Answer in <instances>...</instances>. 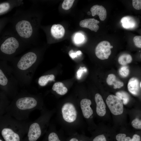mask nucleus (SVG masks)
I'll list each match as a JSON object with an SVG mask.
<instances>
[{
    "mask_svg": "<svg viewBox=\"0 0 141 141\" xmlns=\"http://www.w3.org/2000/svg\"><path fill=\"white\" fill-rule=\"evenodd\" d=\"M11 20L14 32L27 46L33 44L37 23L33 9L16 11Z\"/></svg>",
    "mask_w": 141,
    "mask_h": 141,
    "instance_id": "obj_1",
    "label": "nucleus"
},
{
    "mask_svg": "<svg viewBox=\"0 0 141 141\" xmlns=\"http://www.w3.org/2000/svg\"><path fill=\"white\" fill-rule=\"evenodd\" d=\"M39 105L36 95L22 90L13 99L6 109L5 114L17 120H27L31 112L38 108Z\"/></svg>",
    "mask_w": 141,
    "mask_h": 141,
    "instance_id": "obj_2",
    "label": "nucleus"
},
{
    "mask_svg": "<svg viewBox=\"0 0 141 141\" xmlns=\"http://www.w3.org/2000/svg\"><path fill=\"white\" fill-rule=\"evenodd\" d=\"M37 55L33 48L11 61L14 75L19 85L28 86L32 80L37 60Z\"/></svg>",
    "mask_w": 141,
    "mask_h": 141,
    "instance_id": "obj_3",
    "label": "nucleus"
},
{
    "mask_svg": "<svg viewBox=\"0 0 141 141\" xmlns=\"http://www.w3.org/2000/svg\"><path fill=\"white\" fill-rule=\"evenodd\" d=\"M31 121L17 120L5 114L0 117V134L5 141H21Z\"/></svg>",
    "mask_w": 141,
    "mask_h": 141,
    "instance_id": "obj_4",
    "label": "nucleus"
},
{
    "mask_svg": "<svg viewBox=\"0 0 141 141\" xmlns=\"http://www.w3.org/2000/svg\"><path fill=\"white\" fill-rule=\"evenodd\" d=\"M28 46L11 31L7 34L0 42V55L5 61H11Z\"/></svg>",
    "mask_w": 141,
    "mask_h": 141,
    "instance_id": "obj_5",
    "label": "nucleus"
},
{
    "mask_svg": "<svg viewBox=\"0 0 141 141\" xmlns=\"http://www.w3.org/2000/svg\"><path fill=\"white\" fill-rule=\"evenodd\" d=\"M2 64H0V88L9 98L13 99L19 92V84L11 66Z\"/></svg>",
    "mask_w": 141,
    "mask_h": 141,
    "instance_id": "obj_6",
    "label": "nucleus"
},
{
    "mask_svg": "<svg viewBox=\"0 0 141 141\" xmlns=\"http://www.w3.org/2000/svg\"><path fill=\"white\" fill-rule=\"evenodd\" d=\"M106 102L111 112L114 115H120L123 113L122 102L116 96L109 95L107 97Z\"/></svg>",
    "mask_w": 141,
    "mask_h": 141,
    "instance_id": "obj_7",
    "label": "nucleus"
},
{
    "mask_svg": "<svg viewBox=\"0 0 141 141\" xmlns=\"http://www.w3.org/2000/svg\"><path fill=\"white\" fill-rule=\"evenodd\" d=\"M39 119L33 121H31L27 133L28 141H36L41 136L42 125Z\"/></svg>",
    "mask_w": 141,
    "mask_h": 141,
    "instance_id": "obj_8",
    "label": "nucleus"
},
{
    "mask_svg": "<svg viewBox=\"0 0 141 141\" xmlns=\"http://www.w3.org/2000/svg\"><path fill=\"white\" fill-rule=\"evenodd\" d=\"M61 111L63 118L66 121L71 123L74 121L77 117V112L74 105L67 102L63 105Z\"/></svg>",
    "mask_w": 141,
    "mask_h": 141,
    "instance_id": "obj_9",
    "label": "nucleus"
},
{
    "mask_svg": "<svg viewBox=\"0 0 141 141\" xmlns=\"http://www.w3.org/2000/svg\"><path fill=\"white\" fill-rule=\"evenodd\" d=\"M110 43L107 41H103L100 42L96 46L95 54L99 59L104 60L107 59L111 54L110 47Z\"/></svg>",
    "mask_w": 141,
    "mask_h": 141,
    "instance_id": "obj_10",
    "label": "nucleus"
},
{
    "mask_svg": "<svg viewBox=\"0 0 141 141\" xmlns=\"http://www.w3.org/2000/svg\"><path fill=\"white\" fill-rule=\"evenodd\" d=\"M22 0H11L0 3V15L10 11L14 8L23 4Z\"/></svg>",
    "mask_w": 141,
    "mask_h": 141,
    "instance_id": "obj_11",
    "label": "nucleus"
},
{
    "mask_svg": "<svg viewBox=\"0 0 141 141\" xmlns=\"http://www.w3.org/2000/svg\"><path fill=\"white\" fill-rule=\"evenodd\" d=\"M99 21L94 18L85 19L81 21L79 25L81 27L90 29L92 31L97 32L99 29L98 24Z\"/></svg>",
    "mask_w": 141,
    "mask_h": 141,
    "instance_id": "obj_12",
    "label": "nucleus"
},
{
    "mask_svg": "<svg viewBox=\"0 0 141 141\" xmlns=\"http://www.w3.org/2000/svg\"><path fill=\"white\" fill-rule=\"evenodd\" d=\"M95 100L96 104V112L97 115L103 116L106 113V106L101 95L96 93L95 96Z\"/></svg>",
    "mask_w": 141,
    "mask_h": 141,
    "instance_id": "obj_13",
    "label": "nucleus"
},
{
    "mask_svg": "<svg viewBox=\"0 0 141 141\" xmlns=\"http://www.w3.org/2000/svg\"><path fill=\"white\" fill-rule=\"evenodd\" d=\"M91 104V101L89 99L84 98L80 102V105L84 117L89 118L93 114V111L90 105Z\"/></svg>",
    "mask_w": 141,
    "mask_h": 141,
    "instance_id": "obj_14",
    "label": "nucleus"
},
{
    "mask_svg": "<svg viewBox=\"0 0 141 141\" xmlns=\"http://www.w3.org/2000/svg\"><path fill=\"white\" fill-rule=\"evenodd\" d=\"M90 11L93 16L98 15L101 21L104 20L106 18V10L102 5H94L91 8Z\"/></svg>",
    "mask_w": 141,
    "mask_h": 141,
    "instance_id": "obj_15",
    "label": "nucleus"
},
{
    "mask_svg": "<svg viewBox=\"0 0 141 141\" xmlns=\"http://www.w3.org/2000/svg\"><path fill=\"white\" fill-rule=\"evenodd\" d=\"M10 102L8 97L0 91V117L6 113V109Z\"/></svg>",
    "mask_w": 141,
    "mask_h": 141,
    "instance_id": "obj_16",
    "label": "nucleus"
},
{
    "mask_svg": "<svg viewBox=\"0 0 141 141\" xmlns=\"http://www.w3.org/2000/svg\"><path fill=\"white\" fill-rule=\"evenodd\" d=\"M139 81L138 79L135 77L131 78L127 85L129 91L134 95H137L139 91Z\"/></svg>",
    "mask_w": 141,
    "mask_h": 141,
    "instance_id": "obj_17",
    "label": "nucleus"
},
{
    "mask_svg": "<svg viewBox=\"0 0 141 141\" xmlns=\"http://www.w3.org/2000/svg\"><path fill=\"white\" fill-rule=\"evenodd\" d=\"M50 31L52 36L57 39L62 38L64 36L65 33L64 28L62 25L59 24L52 25Z\"/></svg>",
    "mask_w": 141,
    "mask_h": 141,
    "instance_id": "obj_18",
    "label": "nucleus"
},
{
    "mask_svg": "<svg viewBox=\"0 0 141 141\" xmlns=\"http://www.w3.org/2000/svg\"><path fill=\"white\" fill-rule=\"evenodd\" d=\"M106 82L109 85H114V89L120 88L124 86L123 83L116 79V76L113 74L108 75L107 78Z\"/></svg>",
    "mask_w": 141,
    "mask_h": 141,
    "instance_id": "obj_19",
    "label": "nucleus"
},
{
    "mask_svg": "<svg viewBox=\"0 0 141 141\" xmlns=\"http://www.w3.org/2000/svg\"><path fill=\"white\" fill-rule=\"evenodd\" d=\"M52 89L56 91L57 94L61 95H65L68 91L67 89L63 84L60 82H56L54 84Z\"/></svg>",
    "mask_w": 141,
    "mask_h": 141,
    "instance_id": "obj_20",
    "label": "nucleus"
},
{
    "mask_svg": "<svg viewBox=\"0 0 141 141\" xmlns=\"http://www.w3.org/2000/svg\"><path fill=\"white\" fill-rule=\"evenodd\" d=\"M55 78L54 75L52 74L43 75L39 78L38 83L41 86H44L49 81L54 80Z\"/></svg>",
    "mask_w": 141,
    "mask_h": 141,
    "instance_id": "obj_21",
    "label": "nucleus"
},
{
    "mask_svg": "<svg viewBox=\"0 0 141 141\" xmlns=\"http://www.w3.org/2000/svg\"><path fill=\"white\" fill-rule=\"evenodd\" d=\"M129 16L123 17L121 20L124 27L125 28H133L134 26L135 23L134 20Z\"/></svg>",
    "mask_w": 141,
    "mask_h": 141,
    "instance_id": "obj_22",
    "label": "nucleus"
},
{
    "mask_svg": "<svg viewBox=\"0 0 141 141\" xmlns=\"http://www.w3.org/2000/svg\"><path fill=\"white\" fill-rule=\"evenodd\" d=\"M132 60L131 56L128 54H123L120 56L118 59L119 63L122 65H125L130 63Z\"/></svg>",
    "mask_w": 141,
    "mask_h": 141,
    "instance_id": "obj_23",
    "label": "nucleus"
},
{
    "mask_svg": "<svg viewBox=\"0 0 141 141\" xmlns=\"http://www.w3.org/2000/svg\"><path fill=\"white\" fill-rule=\"evenodd\" d=\"M116 96L120 100H122V103L124 104H127L128 102L129 96L127 92L124 91H121L117 92Z\"/></svg>",
    "mask_w": 141,
    "mask_h": 141,
    "instance_id": "obj_24",
    "label": "nucleus"
},
{
    "mask_svg": "<svg viewBox=\"0 0 141 141\" xmlns=\"http://www.w3.org/2000/svg\"><path fill=\"white\" fill-rule=\"evenodd\" d=\"M74 1V0H65L62 4V7L65 10L69 9L72 6Z\"/></svg>",
    "mask_w": 141,
    "mask_h": 141,
    "instance_id": "obj_25",
    "label": "nucleus"
},
{
    "mask_svg": "<svg viewBox=\"0 0 141 141\" xmlns=\"http://www.w3.org/2000/svg\"><path fill=\"white\" fill-rule=\"evenodd\" d=\"M126 136L125 134L119 133L116 136V139L117 141H131V138Z\"/></svg>",
    "mask_w": 141,
    "mask_h": 141,
    "instance_id": "obj_26",
    "label": "nucleus"
},
{
    "mask_svg": "<svg viewBox=\"0 0 141 141\" xmlns=\"http://www.w3.org/2000/svg\"><path fill=\"white\" fill-rule=\"evenodd\" d=\"M48 141H61L57 134L54 132L50 133L48 137Z\"/></svg>",
    "mask_w": 141,
    "mask_h": 141,
    "instance_id": "obj_27",
    "label": "nucleus"
},
{
    "mask_svg": "<svg viewBox=\"0 0 141 141\" xmlns=\"http://www.w3.org/2000/svg\"><path fill=\"white\" fill-rule=\"evenodd\" d=\"M119 73L122 76L126 77L129 74V70L127 67L123 66L120 69Z\"/></svg>",
    "mask_w": 141,
    "mask_h": 141,
    "instance_id": "obj_28",
    "label": "nucleus"
},
{
    "mask_svg": "<svg viewBox=\"0 0 141 141\" xmlns=\"http://www.w3.org/2000/svg\"><path fill=\"white\" fill-rule=\"evenodd\" d=\"M131 124L132 126L135 128L141 129V121L138 118L134 119L132 122Z\"/></svg>",
    "mask_w": 141,
    "mask_h": 141,
    "instance_id": "obj_29",
    "label": "nucleus"
},
{
    "mask_svg": "<svg viewBox=\"0 0 141 141\" xmlns=\"http://www.w3.org/2000/svg\"><path fill=\"white\" fill-rule=\"evenodd\" d=\"M132 5L134 8L137 10L141 9V1L140 0H132Z\"/></svg>",
    "mask_w": 141,
    "mask_h": 141,
    "instance_id": "obj_30",
    "label": "nucleus"
},
{
    "mask_svg": "<svg viewBox=\"0 0 141 141\" xmlns=\"http://www.w3.org/2000/svg\"><path fill=\"white\" fill-rule=\"evenodd\" d=\"M133 41L135 45L137 47L141 48V36H136L133 38Z\"/></svg>",
    "mask_w": 141,
    "mask_h": 141,
    "instance_id": "obj_31",
    "label": "nucleus"
},
{
    "mask_svg": "<svg viewBox=\"0 0 141 141\" xmlns=\"http://www.w3.org/2000/svg\"><path fill=\"white\" fill-rule=\"evenodd\" d=\"M84 39L83 36L82 34L78 33L76 34L74 37V40L76 43L79 44L83 42Z\"/></svg>",
    "mask_w": 141,
    "mask_h": 141,
    "instance_id": "obj_32",
    "label": "nucleus"
},
{
    "mask_svg": "<svg viewBox=\"0 0 141 141\" xmlns=\"http://www.w3.org/2000/svg\"><path fill=\"white\" fill-rule=\"evenodd\" d=\"M84 72H87L86 68L85 67H82L80 66L77 72V77L78 79H79L80 78Z\"/></svg>",
    "mask_w": 141,
    "mask_h": 141,
    "instance_id": "obj_33",
    "label": "nucleus"
},
{
    "mask_svg": "<svg viewBox=\"0 0 141 141\" xmlns=\"http://www.w3.org/2000/svg\"><path fill=\"white\" fill-rule=\"evenodd\" d=\"M92 141H107L106 139L104 134L97 136L93 139Z\"/></svg>",
    "mask_w": 141,
    "mask_h": 141,
    "instance_id": "obj_34",
    "label": "nucleus"
},
{
    "mask_svg": "<svg viewBox=\"0 0 141 141\" xmlns=\"http://www.w3.org/2000/svg\"><path fill=\"white\" fill-rule=\"evenodd\" d=\"M131 141H140V136L137 134H134L132 139H131Z\"/></svg>",
    "mask_w": 141,
    "mask_h": 141,
    "instance_id": "obj_35",
    "label": "nucleus"
},
{
    "mask_svg": "<svg viewBox=\"0 0 141 141\" xmlns=\"http://www.w3.org/2000/svg\"><path fill=\"white\" fill-rule=\"evenodd\" d=\"M73 52V50H71L69 52L70 56L71 58L73 59L77 57L78 55L77 52L75 53L74 52Z\"/></svg>",
    "mask_w": 141,
    "mask_h": 141,
    "instance_id": "obj_36",
    "label": "nucleus"
},
{
    "mask_svg": "<svg viewBox=\"0 0 141 141\" xmlns=\"http://www.w3.org/2000/svg\"><path fill=\"white\" fill-rule=\"evenodd\" d=\"M8 18H7L0 21V30L5 24H6V23L8 22Z\"/></svg>",
    "mask_w": 141,
    "mask_h": 141,
    "instance_id": "obj_37",
    "label": "nucleus"
},
{
    "mask_svg": "<svg viewBox=\"0 0 141 141\" xmlns=\"http://www.w3.org/2000/svg\"><path fill=\"white\" fill-rule=\"evenodd\" d=\"M113 47V46L112 45H111L110 47V48L111 49V48H112Z\"/></svg>",
    "mask_w": 141,
    "mask_h": 141,
    "instance_id": "obj_38",
    "label": "nucleus"
},
{
    "mask_svg": "<svg viewBox=\"0 0 141 141\" xmlns=\"http://www.w3.org/2000/svg\"><path fill=\"white\" fill-rule=\"evenodd\" d=\"M87 14L89 15H90L91 14V13L90 12H88L87 13Z\"/></svg>",
    "mask_w": 141,
    "mask_h": 141,
    "instance_id": "obj_39",
    "label": "nucleus"
},
{
    "mask_svg": "<svg viewBox=\"0 0 141 141\" xmlns=\"http://www.w3.org/2000/svg\"><path fill=\"white\" fill-rule=\"evenodd\" d=\"M0 141H3L0 138Z\"/></svg>",
    "mask_w": 141,
    "mask_h": 141,
    "instance_id": "obj_40",
    "label": "nucleus"
},
{
    "mask_svg": "<svg viewBox=\"0 0 141 141\" xmlns=\"http://www.w3.org/2000/svg\"><path fill=\"white\" fill-rule=\"evenodd\" d=\"M141 82H140V85H139V86H140V88H141Z\"/></svg>",
    "mask_w": 141,
    "mask_h": 141,
    "instance_id": "obj_41",
    "label": "nucleus"
}]
</instances>
